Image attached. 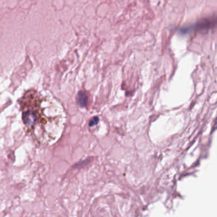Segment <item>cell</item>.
I'll list each match as a JSON object with an SVG mask.
<instances>
[{
	"mask_svg": "<svg viewBox=\"0 0 217 217\" xmlns=\"http://www.w3.org/2000/svg\"><path fill=\"white\" fill-rule=\"evenodd\" d=\"M26 129L37 142L47 145L55 140L62 131L64 114L55 100L29 90L19 101Z\"/></svg>",
	"mask_w": 217,
	"mask_h": 217,
	"instance_id": "cell-1",
	"label": "cell"
},
{
	"mask_svg": "<svg viewBox=\"0 0 217 217\" xmlns=\"http://www.w3.org/2000/svg\"><path fill=\"white\" fill-rule=\"evenodd\" d=\"M76 101L79 106H80L81 107L86 106L89 102V97L87 94L84 91H80L76 97Z\"/></svg>",
	"mask_w": 217,
	"mask_h": 217,
	"instance_id": "cell-3",
	"label": "cell"
},
{
	"mask_svg": "<svg viewBox=\"0 0 217 217\" xmlns=\"http://www.w3.org/2000/svg\"><path fill=\"white\" fill-rule=\"evenodd\" d=\"M216 24V20L213 19H206L201 20L196 24V29L198 31H208L214 27Z\"/></svg>",
	"mask_w": 217,
	"mask_h": 217,
	"instance_id": "cell-2",
	"label": "cell"
},
{
	"mask_svg": "<svg viewBox=\"0 0 217 217\" xmlns=\"http://www.w3.org/2000/svg\"><path fill=\"white\" fill-rule=\"evenodd\" d=\"M98 122H99V118L98 117H93L89 122V126L90 127L94 126V125H96L98 123Z\"/></svg>",
	"mask_w": 217,
	"mask_h": 217,
	"instance_id": "cell-4",
	"label": "cell"
}]
</instances>
